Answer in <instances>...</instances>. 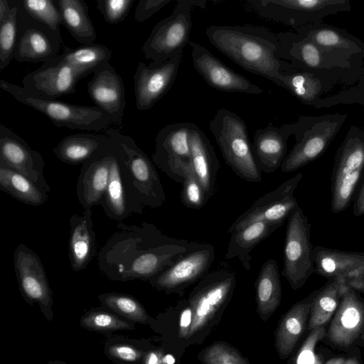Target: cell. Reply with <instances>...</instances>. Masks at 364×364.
<instances>
[{
    "label": "cell",
    "instance_id": "obj_1",
    "mask_svg": "<svg viewBox=\"0 0 364 364\" xmlns=\"http://www.w3.org/2000/svg\"><path fill=\"white\" fill-rule=\"evenodd\" d=\"M117 227L97 254L98 268L111 281H148L200 244L171 237L146 222Z\"/></svg>",
    "mask_w": 364,
    "mask_h": 364
},
{
    "label": "cell",
    "instance_id": "obj_2",
    "mask_svg": "<svg viewBox=\"0 0 364 364\" xmlns=\"http://www.w3.org/2000/svg\"><path fill=\"white\" fill-rule=\"evenodd\" d=\"M210 43L235 63L282 86L281 76L295 68L277 56V34L258 25H211L206 28Z\"/></svg>",
    "mask_w": 364,
    "mask_h": 364
},
{
    "label": "cell",
    "instance_id": "obj_3",
    "mask_svg": "<svg viewBox=\"0 0 364 364\" xmlns=\"http://www.w3.org/2000/svg\"><path fill=\"white\" fill-rule=\"evenodd\" d=\"M104 134L120 149L122 176L131 213L142 214L146 208L161 207L166 198L153 161L131 136L113 128Z\"/></svg>",
    "mask_w": 364,
    "mask_h": 364
},
{
    "label": "cell",
    "instance_id": "obj_4",
    "mask_svg": "<svg viewBox=\"0 0 364 364\" xmlns=\"http://www.w3.org/2000/svg\"><path fill=\"white\" fill-rule=\"evenodd\" d=\"M209 130L223 159L234 173L247 181L259 182L261 171L255 161L243 119L228 109L221 108L209 122Z\"/></svg>",
    "mask_w": 364,
    "mask_h": 364
},
{
    "label": "cell",
    "instance_id": "obj_5",
    "mask_svg": "<svg viewBox=\"0 0 364 364\" xmlns=\"http://www.w3.org/2000/svg\"><path fill=\"white\" fill-rule=\"evenodd\" d=\"M347 118L346 114L338 112L299 117L292 123L296 143L284 159L282 171L293 172L321 157Z\"/></svg>",
    "mask_w": 364,
    "mask_h": 364
},
{
    "label": "cell",
    "instance_id": "obj_6",
    "mask_svg": "<svg viewBox=\"0 0 364 364\" xmlns=\"http://www.w3.org/2000/svg\"><path fill=\"white\" fill-rule=\"evenodd\" d=\"M205 0H178L171 14L152 28L141 48L144 58L151 62L149 67L159 66L183 49L190 42L192 10L203 9Z\"/></svg>",
    "mask_w": 364,
    "mask_h": 364
},
{
    "label": "cell",
    "instance_id": "obj_7",
    "mask_svg": "<svg viewBox=\"0 0 364 364\" xmlns=\"http://www.w3.org/2000/svg\"><path fill=\"white\" fill-rule=\"evenodd\" d=\"M0 88L19 102L43 114L58 127L105 132L112 124L109 116L97 106L36 98L27 94L23 87L4 80H0Z\"/></svg>",
    "mask_w": 364,
    "mask_h": 364
},
{
    "label": "cell",
    "instance_id": "obj_8",
    "mask_svg": "<svg viewBox=\"0 0 364 364\" xmlns=\"http://www.w3.org/2000/svg\"><path fill=\"white\" fill-rule=\"evenodd\" d=\"M364 175V130L352 125L335 155L331 176V209L345 210Z\"/></svg>",
    "mask_w": 364,
    "mask_h": 364
},
{
    "label": "cell",
    "instance_id": "obj_9",
    "mask_svg": "<svg viewBox=\"0 0 364 364\" xmlns=\"http://www.w3.org/2000/svg\"><path fill=\"white\" fill-rule=\"evenodd\" d=\"M247 4L260 17L294 30L351 10L350 0H248Z\"/></svg>",
    "mask_w": 364,
    "mask_h": 364
},
{
    "label": "cell",
    "instance_id": "obj_10",
    "mask_svg": "<svg viewBox=\"0 0 364 364\" xmlns=\"http://www.w3.org/2000/svg\"><path fill=\"white\" fill-rule=\"evenodd\" d=\"M310 237L311 224L298 204L287 219L282 272L293 290L302 287L315 272Z\"/></svg>",
    "mask_w": 364,
    "mask_h": 364
},
{
    "label": "cell",
    "instance_id": "obj_11",
    "mask_svg": "<svg viewBox=\"0 0 364 364\" xmlns=\"http://www.w3.org/2000/svg\"><path fill=\"white\" fill-rule=\"evenodd\" d=\"M236 284L235 271L221 267L205 274L190 294L193 321L188 338L203 330L230 301Z\"/></svg>",
    "mask_w": 364,
    "mask_h": 364
},
{
    "label": "cell",
    "instance_id": "obj_12",
    "mask_svg": "<svg viewBox=\"0 0 364 364\" xmlns=\"http://www.w3.org/2000/svg\"><path fill=\"white\" fill-rule=\"evenodd\" d=\"M14 267L23 298L31 305L37 304L45 317L51 321L53 291L39 256L26 245L21 243L14 253Z\"/></svg>",
    "mask_w": 364,
    "mask_h": 364
},
{
    "label": "cell",
    "instance_id": "obj_13",
    "mask_svg": "<svg viewBox=\"0 0 364 364\" xmlns=\"http://www.w3.org/2000/svg\"><path fill=\"white\" fill-rule=\"evenodd\" d=\"M277 34L279 44L277 56L289 62L296 70L311 72L364 68L363 65L355 64L323 50L313 41L296 32Z\"/></svg>",
    "mask_w": 364,
    "mask_h": 364
},
{
    "label": "cell",
    "instance_id": "obj_14",
    "mask_svg": "<svg viewBox=\"0 0 364 364\" xmlns=\"http://www.w3.org/2000/svg\"><path fill=\"white\" fill-rule=\"evenodd\" d=\"M192 122L170 124L162 127L155 139L152 161L171 180L181 183L183 170L191 163L190 134Z\"/></svg>",
    "mask_w": 364,
    "mask_h": 364
},
{
    "label": "cell",
    "instance_id": "obj_15",
    "mask_svg": "<svg viewBox=\"0 0 364 364\" xmlns=\"http://www.w3.org/2000/svg\"><path fill=\"white\" fill-rule=\"evenodd\" d=\"M302 178V173H299L259 198L234 221L228 232L232 233L257 221H266L281 226L298 205L294 192Z\"/></svg>",
    "mask_w": 364,
    "mask_h": 364
},
{
    "label": "cell",
    "instance_id": "obj_16",
    "mask_svg": "<svg viewBox=\"0 0 364 364\" xmlns=\"http://www.w3.org/2000/svg\"><path fill=\"white\" fill-rule=\"evenodd\" d=\"M18 6V31L14 59L21 63H43L59 55L62 46L60 33L33 19L21 4Z\"/></svg>",
    "mask_w": 364,
    "mask_h": 364
},
{
    "label": "cell",
    "instance_id": "obj_17",
    "mask_svg": "<svg viewBox=\"0 0 364 364\" xmlns=\"http://www.w3.org/2000/svg\"><path fill=\"white\" fill-rule=\"evenodd\" d=\"M81 79L77 72L59 54L26 74L22 82L23 90L29 95L53 100L75 93Z\"/></svg>",
    "mask_w": 364,
    "mask_h": 364
},
{
    "label": "cell",
    "instance_id": "obj_18",
    "mask_svg": "<svg viewBox=\"0 0 364 364\" xmlns=\"http://www.w3.org/2000/svg\"><path fill=\"white\" fill-rule=\"evenodd\" d=\"M214 259V247L210 244L200 243L197 248L150 278L148 282L156 289L167 294L181 292L207 274Z\"/></svg>",
    "mask_w": 364,
    "mask_h": 364
},
{
    "label": "cell",
    "instance_id": "obj_19",
    "mask_svg": "<svg viewBox=\"0 0 364 364\" xmlns=\"http://www.w3.org/2000/svg\"><path fill=\"white\" fill-rule=\"evenodd\" d=\"M195 70L211 87L228 92L259 95L264 90L235 72L200 44L190 41Z\"/></svg>",
    "mask_w": 364,
    "mask_h": 364
},
{
    "label": "cell",
    "instance_id": "obj_20",
    "mask_svg": "<svg viewBox=\"0 0 364 364\" xmlns=\"http://www.w3.org/2000/svg\"><path fill=\"white\" fill-rule=\"evenodd\" d=\"M183 52L154 68L143 62L138 63L134 75V98L138 110L151 109L170 90L176 80Z\"/></svg>",
    "mask_w": 364,
    "mask_h": 364
},
{
    "label": "cell",
    "instance_id": "obj_21",
    "mask_svg": "<svg viewBox=\"0 0 364 364\" xmlns=\"http://www.w3.org/2000/svg\"><path fill=\"white\" fill-rule=\"evenodd\" d=\"M0 161L50 191L43 174L46 163L42 155L4 124H0Z\"/></svg>",
    "mask_w": 364,
    "mask_h": 364
},
{
    "label": "cell",
    "instance_id": "obj_22",
    "mask_svg": "<svg viewBox=\"0 0 364 364\" xmlns=\"http://www.w3.org/2000/svg\"><path fill=\"white\" fill-rule=\"evenodd\" d=\"M87 90L95 106L109 116L112 124L121 127L127 105L125 88L114 68L107 63L95 70Z\"/></svg>",
    "mask_w": 364,
    "mask_h": 364
},
{
    "label": "cell",
    "instance_id": "obj_23",
    "mask_svg": "<svg viewBox=\"0 0 364 364\" xmlns=\"http://www.w3.org/2000/svg\"><path fill=\"white\" fill-rule=\"evenodd\" d=\"M323 50L359 65H363L364 43L346 30L323 21L294 30Z\"/></svg>",
    "mask_w": 364,
    "mask_h": 364
},
{
    "label": "cell",
    "instance_id": "obj_24",
    "mask_svg": "<svg viewBox=\"0 0 364 364\" xmlns=\"http://www.w3.org/2000/svg\"><path fill=\"white\" fill-rule=\"evenodd\" d=\"M364 330V303L356 291L345 286L326 336L335 346H350Z\"/></svg>",
    "mask_w": 364,
    "mask_h": 364
},
{
    "label": "cell",
    "instance_id": "obj_25",
    "mask_svg": "<svg viewBox=\"0 0 364 364\" xmlns=\"http://www.w3.org/2000/svg\"><path fill=\"white\" fill-rule=\"evenodd\" d=\"M110 139L80 169L76 186L79 203L85 209L101 205L109 177Z\"/></svg>",
    "mask_w": 364,
    "mask_h": 364
},
{
    "label": "cell",
    "instance_id": "obj_26",
    "mask_svg": "<svg viewBox=\"0 0 364 364\" xmlns=\"http://www.w3.org/2000/svg\"><path fill=\"white\" fill-rule=\"evenodd\" d=\"M291 135L292 123L277 127L269 122L255 132L252 146L261 171L272 173L281 167L287 155V141Z\"/></svg>",
    "mask_w": 364,
    "mask_h": 364
},
{
    "label": "cell",
    "instance_id": "obj_27",
    "mask_svg": "<svg viewBox=\"0 0 364 364\" xmlns=\"http://www.w3.org/2000/svg\"><path fill=\"white\" fill-rule=\"evenodd\" d=\"M92 215L91 208L85 209L82 215L73 214L69 220L68 257L75 272L85 269L97 252Z\"/></svg>",
    "mask_w": 364,
    "mask_h": 364
},
{
    "label": "cell",
    "instance_id": "obj_28",
    "mask_svg": "<svg viewBox=\"0 0 364 364\" xmlns=\"http://www.w3.org/2000/svg\"><path fill=\"white\" fill-rule=\"evenodd\" d=\"M190 147L192 167L209 199L216 191L220 166L209 139L194 123L191 126Z\"/></svg>",
    "mask_w": 364,
    "mask_h": 364
},
{
    "label": "cell",
    "instance_id": "obj_29",
    "mask_svg": "<svg viewBox=\"0 0 364 364\" xmlns=\"http://www.w3.org/2000/svg\"><path fill=\"white\" fill-rule=\"evenodd\" d=\"M316 292L296 303L281 318L275 333V347L282 359L291 353L304 333Z\"/></svg>",
    "mask_w": 364,
    "mask_h": 364
},
{
    "label": "cell",
    "instance_id": "obj_30",
    "mask_svg": "<svg viewBox=\"0 0 364 364\" xmlns=\"http://www.w3.org/2000/svg\"><path fill=\"white\" fill-rule=\"evenodd\" d=\"M109 139V177L101 206L109 219L122 222L132 213L128 205L123 181L120 149L114 141Z\"/></svg>",
    "mask_w": 364,
    "mask_h": 364
},
{
    "label": "cell",
    "instance_id": "obj_31",
    "mask_svg": "<svg viewBox=\"0 0 364 364\" xmlns=\"http://www.w3.org/2000/svg\"><path fill=\"white\" fill-rule=\"evenodd\" d=\"M315 272L326 279L344 278L364 265V252L334 250L322 246L313 248Z\"/></svg>",
    "mask_w": 364,
    "mask_h": 364
},
{
    "label": "cell",
    "instance_id": "obj_32",
    "mask_svg": "<svg viewBox=\"0 0 364 364\" xmlns=\"http://www.w3.org/2000/svg\"><path fill=\"white\" fill-rule=\"evenodd\" d=\"M279 227L274 223L257 221L232 232L225 258H237L245 270H250L252 250Z\"/></svg>",
    "mask_w": 364,
    "mask_h": 364
},
{
    "label": "cell",
    "instance_id": "obj_33",
    "mask_svg": "<svg viewBox=\"0 0 364 364\" xmlns=\"http://www.w3.org/2000/svg\"><path fill=\"white\" fill-rule=\"evenodd\" d=\"M257 311L263 321L276 311L281 302L282 287L279 267L274 259L262 264L255 282Z\"/></svg>",
    "mask_w": 364,
    "mask_h": 364
},
{
    "label": "cell",
    "instance_id": "obj_34",
    "mask_svg": "<svg viewBox=\"0 0 364 364\" xmlns=\"http://www.w3.org/2000/svg\"><path fill=\"white\" fill-rule=\"evenodd\" d=\"M109 141L105 134L77 133L64 137L53 149L62 162L78 165L95 155Z\"/></svg>",
    "mask_w": 364,
    "mask_h": 364
},
{
    "label": "cell",
    "instance_id": "obj_35",
    "mask_svg": "<svg viewBox=\"0 0 364 364\" xmlns=\"http://www.w3.org/2000/svg\"><path fill=\"white\" fill-rule=\"evenodd\" d=\"M62 25L75 41L87 46L97 38L95 26L88 14L87 3L82 0H57Z\"/></svg>",
    "mask_w": 364,
    "mask_h": 364
},
{
    "label": "cell",
    "instance_id": "obj_36",
    "mask_svg": "<svg viewBox=\"0 0 364 364\" xmlns=\"http://www.w3.org/2000/svg\"><path fill=\"white\" fill-rule=\"evenodd\" d=\"M0 188L16 200L40 206L48 199V192L25 175L0 161Z\"/></svg>",
    "mask_w": 364,
    "mask_h": 364
},
{
    "label": "cell",
    "instance_id": "obj_37",
    "mask_svg": "<svg viewBox=\"0 0 364 364\" xmlns=\"http://www.w3.org/2000/svg\"><path fill=\"white\" fill-rule=\"evenodd\" d=\"M346 284L343 278L331 279L318 289L313 299L308 329L324 326L337 310Z\"/></svg>",
    "mask_w": 364,
    "mask_h": 364
},
{
    "label": "cell",
    "instance_id": "obj_38",
    "mask_svg": "<svg viewBox=\"0 0 364 364\" xmlns=\"http://www.w3.org/2000/svg\"><path fill=\"white\" fill-rule=\"evenodd\" d=\"M112 50L102 44H90L79 48L63 47L61 56L83 78L109 62Z\"/></svg>",
    "mask_w": 364,
    "mask_h": 364
},
{
    "label": "cell",
    "instance_id": "obj_39",
    "mask_svg": "<svg viewBox=\"0 0 364 364\" xmlns=\"http://www.w3.org/2000/svg\"><path fill=\"white\" fill-rule=\"evenodd\" d=\"M102 305L126 318L144 324L152 320L142 304L129 294L109 292L98 296Z\"/></svg>",
    "mask_w": 364,
    "mask_h": 364
},
{
    "label": "cell",
    "instance_id": "obj_40",
    "mask_svg": "<svg viewBox=\"0 0 364 364\" xmlns=\"http://www.w3.org/2000/svg\"><path fill=\"white\" fill-rule=\"evenodd\" d=\"M19 6L11 7L9 17L0 23V70H4L14 58L18 31Z\"/></svg>",
    "mask_w": 364,
    "mask_h": 364
},
{
    "label": "cell",
    "instance_id": "obj_41",
    "mask_svg": "<svg viewBox=\"0 0 364 364\" xmlns=\"http://www.w3.org/2000/svg\"><path fill=\"white\" fill-rule=\"evenodd\" d=\"M80 326L97 332H112L119 330H132L134 323L121 319L117 315L102 309L87 312L80 318Z\"/></svg>",
    "mask_w": 364,
    "mask_h": 364
},
{
    "label": "cell",
    "instance_id": "obj_42",
    "mask_svg": "<svg viewBox=\"0 0 364 364\" xmlns=\"http://www.w3.org/2000/svg\"><path fill=\"white\" fill-rule=\"evenodd\" d=\"M23 10L33 19L60 33L62 20L56 1L23 0L20 1Z\"/></svg>",
    "mask_w": 364,
    "mask_h": 364
},
{
    "label": "cell",
    "instance_id": "obj_43",
    "mask_svg": "<svg viewBox=\"0 0 364 364\" xmlns=\"http://www.w3.org/2000/svg\"><path fill=\"white\" fill-rule=\"evenodd\" d=\"M183 175L181 196L183 203L189 208H201L208 198L195 174L191 163L184 168Z\"/></svg>",
    "mask_w": 364,
    "mask_h": 364
},
{
    "label": "cell",
    "instance_id": "obj_44",
    "mask_svg": "<svg viewBox=\"0 0 364 364\" xmlns=\"http://www.w3.org/2000/svg\"><path fill=\"white\" fill-rule=\"evenodd\" d=\"M203 364H250L234 348L225 343H215L201 352Z\"/></svg>",
    "mask_w": 364,
    "mask_h": 364
},
{
    "label": "cell",
    "instance_id": "obj_45",
    "mask_svg": "<svg viewBox=\"0 0 364 364\" xmlns=\"http://www.w3.org/2000/svg\"><path fill=\"white\" fill-rule=\"evenodd\" d=\"M358 104L364 105V75L356 85L344 88L337 93L321 97L314 107L328 108L338 105Z\"/></svg>",
    "mask_w": 364,
    "mask_h": 364
},
{
    "label": "cell",
    "instance_id": "obj_46",
    "mask_svg": "<svg viewBox=\"0 0 364 364\" xmlns=\"http://www.w3.org/2000/svg\"><path fill=\"white\" fill-rule=\"evenodd\" d=\"M134 3V0H98L96 7L109 24H117L123 21Z\"/></svg>",
    "mask_w": 364,
    "mask_h": 364
},
{
    "label": "cell",
    "instance_id": "obj_47",
    "mask_svg": "<svg viewBox=\"0 0 364 364\" xmlns=\"http://www.w3.org/2000/svg\"><path fill=\"white\" fill-rule=\"evenodd\" d=\"M326 336L324 326L316 327L311 331L302 344L296 357V364H322V358L315 351L318 341Z\"/></svg>",
    "mask_w": 364,
    "mask_h": 364
},
{
    "label": "cell",
    "instance_id": "obj_48",
    "mask_svg": "<svg viewBox=\"0 0 364 364\" xmlns=\"http://www.w3.org/2000/svg\"><path fill=\"white\" fill-rule=\"evenodd\" d=\"M172 0H140L134 11V19L144 23L171 3Z\"/></svg>",
    "mask_w": 364,
    "mask_h": 364
},
{
    "label": "cell",
    "instance_id": "obj_49",
    "mask_svg": "<svg viewBox=\"0 0 364 364\" xmlns=\"http://www.w3.org/2000/svg\"><path fill=\"white\" fill-rule=\"evenodd\" d=\"M108 355L122 362L134 363L141 358L142 354L132 346L118 343L109 347Z\"/></svg>",
    "mask_w": 364,
    "mask_h": 364
},
{
    "label": "cell",
    "instance_id": "obj_50",
    "mask_svg": "<svg viewBox=\"0 0 364 364\" xmlns=\"http://www.w3.org/2000/svg\"><path fill=\"white\" fill-rule=\"evenodd\" d=\"M193 321V311L188 306L181 313L178 336L183 338H188V334Z\"/></svg>",
    "mask_w": 364,
    "mask_h": 364
},
{
    "label": "cell",
    "instance_id": "obj_51",
    "mask_svg": "<svg viewBox=\"0 0 364 364\" xmlns=\"http://www.w3.org/2000/svg\"><path fill=\"white\" fill-rule=\"evenodd\" d=\"M343 279L346 285L364 293V265Z\"/></svg>",
    "mask_w": 364,
    "mask_h": 364
},
{
    "label": "cell",
    "instance_id": "obj_52",
    "mask_svg": "<svg viewBox=\"0 0 364 364\" xmlns=\"http://www.w3.org/2000/svg\"><path fill=\"white\" fill-rule=\"evenodd\" d=\"M353 213L357 217L364 215V181L355 198Z\"/></svg>",
    "mask_w": 364,
    "mask_h": 364
},
{
    "label": "cell",
    "instance_id": "obj_53",
    "mask_svg": "<svg viewBox=\"0 0 364 364\" xmlns=\"http://www.w3.org/2000/svg\"><path fill=\"white\" fill-rule=\"evenodd\" d=\"M166 358H163L158 350L148 353L144 358V364H164Z\"/></svg>",
    "mask_w": 364,
    "mask_h": 364
},
{
    "label": "cell",
    "instance_id": "obj_54",
    "mask_svg": "<svg viewBox=\"0 0 364 364\" xmlns=\"http://www.w3.org/2000/svg\"><path fill=\"white\" fill-rule=\"evenodd\" d=\"M11 11L7 0H0V23L6 19Z\"/></svg>",
    "mask_w": 364,
    "mask_h": 364
},
{
    "label": "cell",
    "instance_id": "obj_55",
    "mask_svg": "<svg viewBox=\"0 0 364 364\" xmlns=\"http://www.w3.org/2000/svg\"><path fill=\"white\" fill-rule=\"evenodd\" d=\"M346 359L343 357L333 358L332 359L328 360L324 364H344Z\"/></svg>",
    "mask_w": 364,
    "mask_h": 364
},
{
    "label": "cell",
    "instance_id": "obj_56",
    "mask_svg": "<svg viewBox=\"0 0 364 364\" xmlns=\"http://www.w3.org/2000/svg\"><path fill=\"white\" fill-rule=\"evenodd\" d=\"M344 364H360L356 358H350L346 359Z\"/></svg>",
    "mask_w": 364,
    "mask_h": 364
},
{
    "label": "cell",
    "instance_id": "obj_57",
    "mask_svg": "<svg viewBox=\"0 0 364 364\" xmlns=\"http://www.w3.org/2000/svg\"><path fill=\"white\" fill-rule=\"evenodd\" d=\"M49 364H66L64 362L60 360H52L49 362Z\"/></svg>",
    "mask_w": 364,
    "mask_h": 364
}]
</instances>
